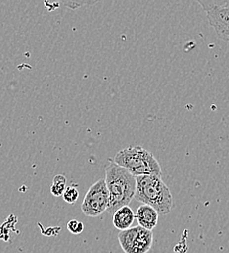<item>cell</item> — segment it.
I'll return each instance as SVG.
<instances>
[{
  "label": "cell",
  "mask_w": 229,
  "mask_h": 253,
  "mask_svg": "<svg viewBox=\"0 0 229 253\" xmlns=\"http://www.w3.org/2000/svg\"><path fill=\"white\" fill-rule=\"evenodd\" d=\"M54 2L63 5L71 10L81 8L83 6H92L97 4L100 0H53Z\"/></svg>",
  "instance_id": "9"
},
{
  "label": "cell",
  "mask_w": 229,
  "mask_h": 253,
  "mask_svg": "<svg viewBox=\"0 0 229 253\" xmlns=\"http://www.w3.org/2000/svg\"><path fill=\"white\" fill-rule=\"evenodd\" d=\"M66 188V178L65 175L58 174L53 179V184L51 186V193L55 197H60L63 195Z\"/></svg>",
  "instance_id": "11"
},
{
  "label": "cell",
  "mask_w": 229,
  "mask_h": 253,
  "mask_svg": "<svg viewBox=\"0 0 229 253\" xmlns=\"http://www.w3.org/2000/svg\"><path fill=\"white\" fill-rule=\"evenodd\" d=\"M197 3L206 11L220 8H229V0H195Z\"/></svg>",
  "instance_id": "10"
},
{
  "label": "cell",
  "mask_w": 229,
  "mask_h": 253,
  "mask_svg": "<svg viewBox=\"0 0 229 253\" xmlns=\"http://www.w3.org/2000/svg\"><path fill=\"white\" fill-rule=\"evenodd\" d=\"M137 187L134 199L141 204L154 208L159 215L171 212L174 199L169 187L159 175L136 176Z\"/></svg>",
  "instance_id": "2"
},
{
  "label": "cell",
  "mask_w": 229,
  "mask_h": 253,
  "mask_svg": "<svg viewBox=\"0 0 229 253\" xmlns=\"http://www.w3.org/2000/svg\"><path fill=\"white\" fill-rule=\"evenodd\" d=\"M158 217L159 213L157 212V211L154 208L144 204H142L137 209L136 213V218L138 225L150 231H152L156 227L158 223Z\"/></svg>",
  "instance_id": "7"
},
{
  "label": "cell",
  "mask_w": 229,
  "mask_h": 253,
  "mask_svg": "<svg viewBox=\"0 0 229 253\" xmlns=\"http://www.w3.org/2000/svg\"><path fill=\"white\" fill-rule=\"evenodd\" d=\"M104 180L109 194V205L106 211L113 214L118 209L129 206L136 193V176L111 160L105 167Z\"/></svg>",
  "instance_id": "1"
},
{
  "label": "cell",
  "mask_w": 229,
  "mask_h": 253,
  "mask_svg": "<svg viewBox=\"0 0 229 253\" xmlns=\"http://www.w3.org/2000/svg\"><path fill=\"white\" fill-rule=\"evenodd\" d=\"M136 214L129 206H124L118 209L113 213L112 223L114 227L120 231L129 229L135 221Z\"/></svg>",
  "instance_id": "8"
},
{
  "label": "cell",
  "mask_w": 229,
  "mask_h": 253,
  "mask_svg": "<svg viewBox=\"0 0 229 253\" xmlns=\"http://www.w3.org/2000/svg\"><path fill=\"white\" fill-rule=\"evenodd\" d=\"M113 161L129 170L134 176L162 175L159 162L151 152L141 146H131L119 151Z\"/></svg>",
  "instance_id": "3"
},
{
  "label": "cell",
  "mask_w": 229,
  "mask_h": 253,
  "mask_svg": "<svg viewBox=\"0 0 229 253\" xmlns=\"http://www.w3.org/2000/svg\"><path fill=\"white\" fill-rule=\"evenodd\" d=\"M109 205V194L104 179H98L87 191L81 211L88 217H98L105 212Z\"/></svg>",
  "instance_id": "5"
},
{
  "label": "cell",
  "mask_w": 229,
  "mask_h": 253,
  "mask_svg": "<svg viewBox=\"0 0 229 253\" xmlns=\"http://www.w3.org/2000/svg\"><path fill=\"white\" fill-rule=\"evenodd\" d=\"M118 241L125 253H147L153 244V234L138 225L121 231Z\"/></svg>",
  "instance_id": "4"
},
{
  "label": "cell",
  "mask_w": 229,
  "mask_h": 253,
  "mask_svg": "<svg viewBox=\"0 0 229 253\" xmlns=\"http://www.w3.org/2000/svg\"><path fill=\"white\" fill-rule=\"evenodd\" d=\"M207 18L217 36L229 43V8L210 10L207 12Z\"/></svg>",
  "instance_id": "6"
},
{
  "label": "cell",
  "mask_w": 229,
  "mask_h": 253,
  "mask_svg": "<svg viewBox=\"0 0 229 253\" xmlns=\"http://www.w3.org/2000/svg\"><path fill=\"white\" fill-rule=\"evenodd\" d=\"M67 230L73 235H78L83 232L84 225L82 222L78 221L76 219H72L67 223Z\"/></svg>",
  "instance_id": "13"
},
{
  "label": "cell",
  "mask_w": 229,
  "mask_h": 253,
  "mask_svg": "<svg viewBox=\"0 0 229 253\" xmlns=\"http://www.w3.org/2000/svg\"><path fill=\"white\" fill-rule=\"evenodd\" d=\"M64 200L68 204H74L77 199L79 198V192L78 189L74 186H68L63 193Z\"/></svg>",
  "instance_id": "12"
}]
</instances>
